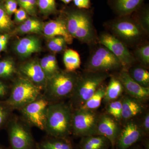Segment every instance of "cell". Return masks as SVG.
<instances>
[{"label":"cell","mask_w":149,"mask_h":149,"mask_svg":"<svg viewBox=\"0 0 149 149\" xmlns=\"http://www.w3.org/2000/svg\"><path fill=\"white\" fill-rule=\"evenodd\" d=\"M91 10L75 8L64 12L68 30L73 38L88 45H94L97 40L93 23Z\"/></svg>","instance_id":"1"},{"label":"cell","mask_w":149,"mask_h":149,"mask_svg":"<svg viewBox=\"0 0 149 149\" xmlns=\"http://www.w3.org/2000/svg\"><path fill=\"white\" fill-rule=\"evenodd\" d=\"M72 109L63 102L51 103L48 107L45 130L47 135L69 138L72 134Z\"/></svg>","instance_id":"2"},{"label":"cell","mask_w":149,"mask_h":149,"mask_svg":"<svg viewBox=\"0 0 149 149\" xmlns=\"http://www.w3.org/2000/svg\"><path fill=\"white\" fill-rule=\"evenodd\" d=\"M110 76L109 72L85 70L79 76L74 91L69 98V105L72 109L82 107Z\"/></svg>","instance_id":"3"},{"label":"cell","mask_w":149,"mask_h":149,"mask_svg":"<svg viewBox=\"0 0 149 149\" xmlns=\"http://www.w3.org/2000/svg\"><path fill=\"white\" fill-rule=\"evenodd\" d=\"M79 75L74 72L60 70L48 79L44 95L51 103L63 102L70 98L77 84Z\"/></svg>","instance_id":"4"},{"label":"cell","mask_w":149,"mask_h":149,"mask_svg":"<svg viewBox=\"0 0 149 149\" xmlns=\"http://www.w3.org/2000/svg\"><path fill=\"white\" fill-rule=\"evenodd\" d=\"M130 15L119 17L111 22L110 29L113 35L127 47L139 46L142 44L147 34L135 18Z\"/></svg>","instance_id":"5"},{"label":"cell","mask_w":149,"mask_h":149,"mask_svg":"<svg viewBox=\"0 0 149 149\" xmlns=\"http://www.w3.org/2000/svg\"><path fill=\"white\" fill-rule=\"evenodd\" d=\"M42 90L25 77H20L14 83L9 97L4 102L12 110H19L38 98Z\"/></svg>","instance_id":"6"},{"label":"cell","mask_w":149,"mask_h":149,"mask_svg":"<svg viewBox=\"0 0 149 149\" xmlns=\"http://www.w3.org/2000/svg\"><path fill=\"white\" fill-rule=\"evenodd\" d=\"M7 123L10 149H38L29 125L23 119L13 116Z\"/></svg>","instance_id":"7"},{"label":"cell","mask_w":149,"mask_h":149,"mask_svg":"<svg viewBox=\"0 0 149 149\" xmlns=\"http://www.w3.org/2000/svg\"><path fill=\"white\" fill-rule=\"evenodd\" d=\"M85 68L86 71L108 72L123 69V66L118 58L102 46L90 56L85 63Z\"/></svg>","instance_id":"8"},{"label":"cell","mask_w":149,"mask_h":149,"mask_svg":"<svg viewBox=\"0 0 149 149\" xmlns=\"http://www.w3.org/2000/svg\"><path fill=\"white\" fill-rule=\"evenodd\" d=\"M100 116L95 111L80 108L72 110V134L80 138L96 135Z\"/></svg>","instance_id":"9"},{"label":"cell","mask_w":149,"mask_h":149,"mask_svg":"<svg viewBox=\"0 0 149 149\" xmlns=\"http://www.w3.org/2000/svg\"><path fill=\"white\" fill-rule=\"evenodd\" d=\"M51 103L44 95L19 110L22 119L29 126L44 130L48 107Z\"/></svg>","instance_id":"10"},{"label":"cell","mask_w":149,"mask_h":149,"mask_svg":"<svg viewBox=\"0 0 149 149\" xmlns=\"http://www.w3.org/2000/svg\"><path fill=\"white\" fill-rule=\"evenodd\" d=\"M101 45L108 49L120 60L123 69L127 70L136 61L134 56L128 50L127 46L113 35L104 33L98 38Z\"/></svg>","instance_id":"11"},{"label":"cell","mask_w":149,"mask_h":149,"mask_svg":"<svg viewBox=\"0 0 149 149\" xmlns=\"http://www.w3.org/2000/svg\"><path fill=\"white\" fill-rule=\"evenodd\" d=\"M144 134L139 123L135 120H128L121 129L115 146L117 149H128L141 141Z\"/></svg>","instance_id":"12"},{"label":"cell","mask_w":149,"mask_h":149,"mask_svg":"<svg viewBox=\"0 0 149 149\" xmlns=\"http://www.w3.org/2000/svg\"><path fill=\"white\" fill-rule=\"evenodd\" d=\"M120 129L118 122L107 113L100 114L97 124L96 135L106 138L112 147L115 146Z\"/></svg>","instance_id":"13"},{"label":"cell","mask_w":149,"mask_h":149,"mask_svg":"<svg viewBox=\"0 0 149 149\" xmlns=\"http://www.w3.org/2000/svg\"><path fill=\"white\" fill-rule=\"evenodd\" d=\"M118 78L128 96L139 101H146L149 97V88L141 86L132 79L126 70H121Z\"/></svg>","instance_id":"14"},{"label":"cell","mask_w":149,"mask_h":149,"mask_svg":"<svg viewBox=\"0 0 149 149\" xmlns=\"http://www.w3.org/2000/svg\"><path fill=\"white\" fill-rule=\"evenodd\" d=\"M19 70L24 77L44 90L48 79L40 62L32 60L22 64Z\"/></svg>","instance_id":"15"},{"label":"cell","mask_w":149,"mask_h":149,"mask_svg":"<svg viewBox=\"0 0 149 149\" xmlns=\"http://www.w3.org/2000/svg\"><path fill=\"white\" fill-rule=\"evenodd\" d=\"M43 31L46 37L49 38L61 36L68 44H72L73 41V37L68 30L66 21L62 18L48 22L43 26Z\"/></svg>","instance_id":"16"},{"label":"cell","mask_w":149,"mask_h":149,"mask_svg":"<svg viewBox=\"0 0 149 149\" xmlns=\"http://www.w3.org/2000/svg\"><path fill=\"white\" fill-rule=\"evenodd\" d=\"M145 0H108V4L118 17L130 15L144 5Z\"/></svg>","instance_id":"17"},{"label":"cell","mask_w":149,"mask_h":149,"mask_svg":"<svg viewBox=\"0 0 149 149\" xmlns=\"http://www.w3.org/2000/svg\"><path fill=\"white\" fill-rule=\"evenodd\" d=\"M15 49L22 57L26 58L41 50V42L37 37L34 36L24 37L16 42Z\"/></svg>","instance_id":"18"},{"label":"cell","mask_w":149,"mask_h":149,"mask_svg":"<svg viewBox=\"0 0 149 149\" xmlns=\"http://www.w3.org/2000/svg\"><path fill=\"white\" fill-rule=\"evenodd\" d=\"M121 101L123 120L128 121L143 112L144 107L142 102L129 96L123 97Z\"/></svg>","instance_id":"19"},{"label":"cell","mask_w":149,"mask_h":149,"mask_svg":"<svg viewBox=\"0 0 149 149\" xmlns=\"http://www.w3.org/2000/svg\"><path fill=\"white\" fill-rule=\"evenodd\" d=\"M38 149H74L69 138H58L48 136L37 143Z\"/></svg>","instance_id":"20"},{"label":"cell","mask_w":149,"mask_h":149,"mask_svg":"<svg viewBox=\"0 0 149 149\" xmlns=\"http://www.w3.org/2000/svg\"><path fill=\"white\" fill-rule=\"evenodd\" d=\"M111 146L109 141L104 136L93 135L81 138L80 149H109Z\"/></svg>","instance_id":"21"},{"label":"cell","mask_w":149,"mask_h":149,"mask_svg":"<svg viewBox=\"0 0 149 149\" xmlns=\"http://www.w3.org/2000/svg\"><path fill=\"white\" fill-rule=\"evenodd\" d=\"M124 91L122 83L117 77L112 76L107 86L103 101L108 104L117 100Z\"/></svg>","instance_id":"22"},{"label":"cell","mask_w":149,"mask_h":149,"mask_svg":"<svg viewBox=\"0 0 149 149\" xmlns=\"http://www.w3.org/2000/svg\"><path fill=\"white\" fill-rule=\"evenodd\" d=\"M129 68L127 71L132 79L141 86L149 88V73L144 67L137 65Z\"/></svg>","instance_id":"23"},{"label":"cell","mask_w":149,"mask_h":149,"mask_svg":"<svg viewBox=\"0 0 149 149\" xmlns=\"http://www.w3.org/2000/svg\"><path fill=\"white\" fill-rule=\"evenodd\" d=\"M63 61L65 70L68 72H74L80 67L81 64L80 55L76 51L72 49L65 51Z\"/></svg>","instance_id":"24"},{"label":"cell","mask_w":149,"mask_h":149,"mask_svg":"<svg viewBox=\"0 0 149 149\" xmlns=\"http://www.w3.org/2000/svg\"><path fill=\"white\" fill-rule=\"evenodd\" d=\"M106 88V85H104L103 83L102 84L93 95L79 108L92 111H95L97 109L103 100Z\"/></svg>","instance_id":"25"},{"label":"cell","mask_w":149,"mask_h":149,"mask_svg":"<svg viewBox=\"0 0 149 149\" xmlns=\"http://www.w3.org/2000/svg\"><path fill=\"white\" fill-rule=\"evenodd\" d=\"M40 65L47 79L53 76L59 71L57 61L55 56L49 55L45 57L40 62Z\"/></svg>","instance_id":"26"},{"label":"cell","mask_w":149,"mask_h":149,"mask_svg":"<svg viewBox=\"0 0 149 149\" xmlns=\"http://www.w3.org/2000/svg\"><path fill=\"white\" fill-rule=\"evenodd\" d=\"M43 26L42 23L38 19L28 18L19 26L17 31L21 34L39 33L43 31Z\"/></svg>","instance_id":"27"},{"label":"cell","mask_w":149,"mask_h":149,"mask_svg":"<svg viewBox=\"0 0 149 149\" xmlns=\"http://www.w3.org/2000/svg\"><path fill=\"white\" fill-rule=\"evenodd\" d=\"M134 13L135 14L134 18L148 35L149 32L148 6L143 5Z\"/></svg>","instance_id":"28"},{"label":"cell","mask_w":149,"mask_h":149,"mask_svg":"<svg viewBox=\"0 0 149 149\" xmlns=\"http://www.w3.org/2000/svg\"><path fill=\"white\" fill-rule=\"evenodd\" d=\"M14 62L11 59H6L0 61V77L8 78L15 72Z\"/></svg>","instance_id":"29"},{"label":"cell","mask_w":149,"mask_h":149,"mask_svg":"<svg viewBox=\"0 0 149 149\" xmlns=\"http://www.w3.org/2000/svg\"><path fill=\"white\" fill-rule=\"evenodd\" d=\"M134 57L144 65L149 64V45L148 43L139 45L134 51Z\"/></svg>","instance_id":"30"},{"label":"cell","mask_w":149,"mask_h":149,"mask_svg":"<svg viewBox=\"0 0 149 149\" xmlns=\"http://www.w3.org/2000/svg\"><path fill=\"white\" fill-rule=\"evenodd\" d=\"M107 112L116 121L119 122L122 120V101L116 100L107 104Z\"/></svg>","instance_id":"31"},{"label":"cell","mask_w":149,"mask_h":149,"mask_svg":"<svg viewBox=\"0 0 149 149\" xmlns=\"http://www.w3.org/2000/svg\"><path fill=\"white\" fill-rule=\"evenodd\" d=\"M37 6L41 13L49 15L56 11V0H37Z\"/></svg>","instance_id":"32"},{"label":"cell","mask_w":149,"mask_h":149,"mask_svg":"<svg viewBox=\"0 0 149 149\" xmlns=\"http://www.w3.org/2000/svg\"><path fill=\"white\" fill-rule=\"evenodd\" d=\"M66 43L64 37L57 36L51 38L48 43V47L52 52H59L64 49Z\"/></svg>","instance_id":"33"},{"label":"cell","mask_w":149,"mask_h":149,"mask_svg":"<svg viewBox=\"0 0 149 149\" xmlns=\"http://www.w3.org/2000/svg\"><path fill=\"white\" fill-rule=\"evenodd\" d=\"M12 25V21L6 11L3 5H0V30H9Z\"/></svg>","instance_id":"34"},{"label":"cell","mask_w":149,"mask_h":149,"mask_svg":"<svg viewBox=\"0 0 149 149\" xmlns=\"http://www.w3.org/2000/svg\"><path fill=\"white\" fill-rule=\"evenodd\" d=\"M12 111L4 102L0 103V128L8 123Z\"/></svg>","instance_id":"35"},{"label":"cell","mask_w":149,"mask_h":149,"mask_svg":"<svg viewBox=\"0 0 149 149\" xmlns=\"http://www.w3.org/2000/svg\"><path fill=\"white\" fill-rule=\"evenodd\" d=\"M17 6L16 0H6L3 6L7 13L10 16L17 10Z\"/></svg>","instance_id":"36"},{"label":"cell","mask_w":149,"mask_h":149,"mask_svg":"<svg viewBox=\"0 0 149 149\" xmlns=\"http://www.w3.org/2000/svg\"><path fill=\"white\" fill-rule=\"evenodd\" d=\"M15 14V21L17 22H24L28 19V14L24 9L19 7Z\"/></svg>","instance_id":"37"},{"label":"cell","mask_w":149,"mask_h":149,"mask_svg":"<svg viewBox=\"0 0 149 149\" xmlns=\"http://www.w3.org/2000/svg\"><path fill=\"white\" fill-rule=\"evenodd\" d=\"M37 0H29L25 10L30 15L35 16L37 13Z\"/></svg>","instance_id":"38"},{"label":"cell","mask_w":149,"mask_h":149,"mask_svg":"<svg viewBox=\"0 0 149 149\" xmlns=\"http://www.w3.org/2000/svg\"><path fill=\"white\" fill-rule=\"evenodd\" d=\"M74 5L77 8L90 9L91 8V0H73Z\"/></svg>","instance_id":"39"},{"label":"cell","mask_w":149,"mask_h":149,"mask_svg":"<svg viewBox=\"0 0 149 149\" xmlns=\"http://www.w3.org/2000/svg\"><path fill=\"white\" fill-rule=\"evenodd\" d=\"M141 128L143 129V131L145 133H149V112L144 116L142 120V123H141Z\"/></svg>","instance_id":"40"},{"label":"cell","mask_w":149,"mask_h":149,"mask_svg":"<svg viewBox=\"0 0 149 149\" xmlns=\"http://www.w3.org/2000/svg\"><path fill=\"white\" fill-rule=\"evenodd\" d=\"M8 35H0V53L6 49L9 40Z\"/></svg>","instance_id":"41"},{"label":"cell","mask_w":149,"mask_h":149,"mask_svg":"<svg viewBox=\"0 0 149 149\" xmlns=\"http://www.w3.org/2000/svg\"><path fill=\"white\" fill-rule=\"evenodd\" d=\"M8 88L2 82L0 81V97H5L7 94Z\"/></svg>","instance_id":"42"},{"label":"cell","mask_w":149,"mask_h":149,"mask_svg":"<svg viewBox=\"0 0 149 149\" xmlns=\"http://www.w3.org/2000/svg\"><path fill=\"white\" fill-rule=\"evenodd\" d=\"M63 3H64L65 4H68L70 3L71 1H72L73 0H60Z\"/></svg>","instance_id":"43"},{"label":"cell","mask_w":149,"mask_h":149,"mask_svg":"<svg viewBox=\"0 0 149 149\" xmlns=\"http://www.w3.org/2000/svg\"><path fill=\"white\" fill-rule=\"evenodd\" d=\"M0 149H8L7 148H5V147L2 146H1L0 145Z\"/></svg>","instance_id":"44"},{"label":"cell","mask_w":149,"mask_h":149,"mask_svg":"<svg viewBox=\"0 0 149 149\" xmlns=\"http://www.w3.org/2000/svg\"><path fill=\"white\" fill-rule=\"evenodd\" d=\"M2 1V0H0V2L1 1Z\"/></svg>","instance_id":"45"},{"label":"cell","mask_w":149,"mask_h":149,"mask_svg":"<svg viewBox=\"0 0 149 149\" xmlns=\"http://www.w3.org/2000/svg\"><path fill=\"white\" fill-rule=\"evenodd\" d=\"M139 149V148H136V149Z\"/></svg>","instance_id":"46"}]
</instances>
